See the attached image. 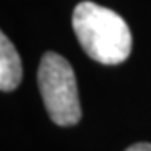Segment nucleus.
<instances>
[{"mask_svg":"<svg viewBox=\"0 0 151 151\" xmlns=\"http://www.w3.org/2000/svg\"><path fill=\"white\" fill-rule=\"evenodd\" d=\"M126 151H151V143H136L129 146Z\"/></svg>","mask_w":151,"mask_h":151,"instance_id":"4","label":"nucleus"},{"mask_svg":"<svg viewBox=\"0 0 151 151\" xmlns=\"http://www.w3.org/2000/svg\"><path fill=\"white\" fill-rule=\"evenodd\" d=\"M72 29L82 50L106 65L121 64L131 54V30L123 17L94 2H81L72 12Z\"/></svg>","mask_w":151,"mask_h":151,"instance_id":"1","label":"nucleus"},{"mask_svg":"<svg viewBox=\"0 0 151 151\" xmlns=\"http://www.w3.org/2000/svg\"><path fill=\"white\" fill-rule=\"evenodd\" d=\"M22 81L20 55L5 34H0V89L10 92Z\"/></svg>","mask_w":151,"mask_h":151,"instance_id":"3","label":"nucleus"},{"mask_svg":"<svg viewBox=\"0 0 151 151\" xmlns=\"http://www.w3.org/2000/svg\"><path fill=\"white\" fill-rule=\"evenodd\" d=\"M39 91L45 111L59 126H74L81 121V104L74 69L57 52H45L37 70Z\"/></svg>","mask_w":151,"mask_h":151,"instance_id":"2","label":"nucleus"}]
</instances>
